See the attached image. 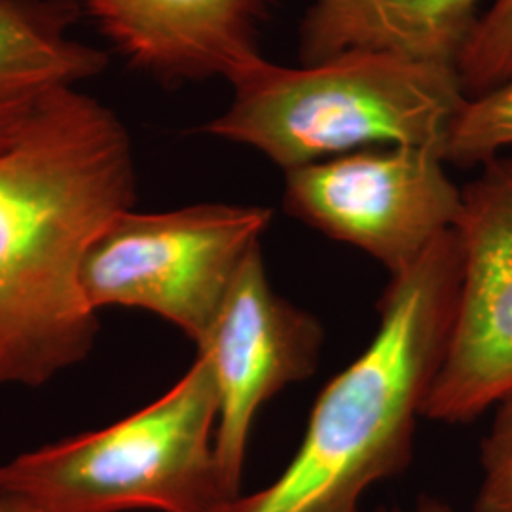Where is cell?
Instances as JSON below:
<instances>
[{
    "label": "cell",
    "mask_w": 512,
    "mask_h": 512,
    "mask_svg": "<svg viewBox=\"0 0 512 512\" xmlns=\"http://www.w3.org/2000/svg\"><path fill=\"white\" fill-rule=\"evenodd\" d=\"M135 198L128 129L80 88L0 148V385L46 384L92 351L80 264Z\"/></svg>",
    "instance_id": "obj_1"
},
{
    "label": "cell",
    "mask_w": 512,
    "mask_h": 512,
    "mask_svg": "<svg viewBox=\"0 0 512 512\" xmlns=\"http://www.w3.org/2000/svg\"><path fill=\"white\" fill-rule=\"evenodd\" d=\"M459 279L456 230L391 275L372 342L319 393L289 465L220 512H363L368 488L401 475L448 344Z\"/></svg>",
    "instance_id": "obj_2"
},
{
    "label": "cell",
    "mask_w": 512,
    "mask_h": 512,
    "mask_svg": "<svg viewBox=\"0 0 512 512\" xmlns=\"http://www.w3.org/2000/svg\"><path fill=\"white\" fill-rule=\"evenodd\" d=\"M203 131L255 148L285 171L374 147L439 150L467 103L452 67L346 52L302 67L262 59L232 82Z\"/></svg>",
    "instance_id": "obj_3"
},
{
    "label": "cell",
    "mask_w": 512,
    "mask_h": 512,
    "mask_svg": "<svg viewBox=\"0 0 512 512\" xmlns=\"http://www.w3.org/2000/svg\"><path fill=\"white\" fill-rule=\"evenodd\" d=\"M217 420L213 368L198 353L126 420L0 463V494L48 512H220L236 497L215 452Z\"/></svg>",
    "instance_id": "obj_4"
},
{
    "label": "cell",
    "mask_w": 512,
    "mask_h": 512,
    "mask_svg": "<svg viewBox=\"0 0 512 512\" xmlns=\"http://www.w3.org/2000/svg\"><path fill=\"white\" fill-rule=\"evenodd\" d=\"M270 222L266 207L228 203L164 213L129 209L101 230L82 258V296L95 313L150 311L200 348Z\"/></svg>",
    "instance_id": "obj_5"
},
{
    "label": "cell",
    "mask_w": 512,
    "mask_h": 512,
    "mask_svg": "<svg viewBox=\"0 0 512 512\" xmlns=\"http://www.w3.org/2000/svg\"><path fill=\"white\" fill-rule=\"evenodd\" d=\"M439 150L374 147L285 171V209L391 275L456 230L463 194Z\"/></svg>",
    "instance_id": "obj_6"
},
{
    "label": "cell",
    "mask_w": 512,
    "mask_h": 512,
    "mask_svg": "<svg viewBox=\"0 0 512 512\" xmlns=\"http://www.w3.org/2000/svg\"><path fill=\"white\" fill-rule=\"evenodd\" d=\"M482 167L461 190L458 304L421 408L448 425L480 418L512 391V158Z\"/></svg>",
    "instance_id": "obj_7"
},
{
    "label": "cell",
    "mask_w": 512,
    "mask_h": 512,
    "mask_svg": "<svg viewBox=\"0 0 512 512\" xmlns=\"http://www.w3.org/2000/svg\"><path fill=\"white\" fill-rule=\"evenodd\" d=\"M323 348L321 323L275 293L256 247L243 262L198 353L219 391L215 452L224 482L241 495L247 446L258 410L287 385L313 376Z\"/></svg>",
    "instance_id": "obj_8"
},
{
    "label": "cell",
    "mask_w": 512,
    "mask_h": 512,
    "mask_svg": "<svg viewBox=\"0 0 512 512\" xmlns=\"http://www.w3.org/2000/svg\"><path fill=\"white\" fill-rule=\"evenodd\" d=\"M274 0H76L129 61L162 80L224 78L256 67L258 25Z\"/></svg>",
    "instance_id": "obj_9"
},
{
    "label": "cell",
    "mask_w": 512,
    "mask_h": 512,
    "mask_svg": "<svg viewBox=\"0 0 512 512\" xmlns=\"http://www.w3.org/2000/svg\"><path fill=\"white\" fill-rule=\"evenodd\" d=\"M482 0H313L300 25L304 65L346 52L389 54L458 71Z\"/></svg>",
    "instance_id": "obj_10"
},
{
    "label": "cell",
    "mask_w": 512,
    "mask_h": 512,
    "mask_svg": "<svg viewBox=\"0 0 512 512\" xmlns=\"http://www.w3.org/2000/svg\"><path fill=\"white\" fill-rule=\"evenodd\" d=\"M74 19L73 0H0V148L105 71L107 54L74 38Z\"/></svg>",
    "instance_id": "obj_11"
},
{
    "label": "cell",
    "mask_w": 512,
    "mask_h": 512,
    "mask_svg": "<svg viewBox=\"0 0 512 512\" xmlns=\"http://www.w3.org/2000/svg\"><path fill=\"white\" fill-rule=\"evenodd\" d=\"M512 147V78L492 92L467 99L444 145V162L473 167Z\"/></svg>",
    "instance_id": "obj_12"
},
{
    "label": "cell",
    "mask_w": 512,
    "mask_h": 512,
    "mask_svg": "<svg viewBox=\"0 0 512 512\" xmlns=\"http://www.w3.org/2000/svg\"><path fill=\"white\" fill-rule=\"evenodd\" d=\"M469 99L492 92L512 78V0H494L482 14L458 63Z\"/></svg>",
    "instance_id": "obj_13"
},
{
    "label": "cell",
    "mask_w": 512,
    "mask_h": 512,
    "mask_svg": "<svg viewBox=\"0 0 512 512\" xmlns=\"http://www.w3.org/2000/svg\"><path fill=\"white\" fill-rule=\"evenodd\" d=\"M482 482L475 512H512V391L495 404L488 435L480 444Z\"/></svg>",
    "instance_id": "obj_14"
},
{
    "label": "cell",
    "mask_w": 512,
    "mask_h": 512,
    "mask_svg": "<svg viewBox=\"0 0 512 512\" xmlns=\"http://www.w3.org/2000/svg\"><path fill=\"white\" fill-rule=\"evenodd\" d=\"M0 512H48L37 505L16 497V495L0 494Z\"/></svg>",
    "instance_id": "obj_15"
},
{
    "label": "cell",
    "mask_w": 512,
    "mask_h": 512,
    "mask_svg": "<svg viewBox=\"0 0 512 512\" xmlns=\"http://www.w3.org/2000/svg\"><path fill=\"white\" fill-rule=\"evenodd\" d=\"M378 512H452V509L448 507V503H444V501H440V499H435V497H421L412 511L389 509V511Z\"/></svg>",
    "instance_id": "obj_16"
}]
</instances>
